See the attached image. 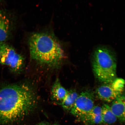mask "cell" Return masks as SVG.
Returning a JSON list of instances; mask_svg holds the SVG:
<instances>
[{
    "instance_id": "cell-9",
    "label": "cell",
    "mask_w": 125,
    "mask_h": 125,
    "mask_svg": "<svg viewBox=\"0 0 125 125\" xmlns=\"http://www.w3.org/2000/svg\"><path fill=\"white\" fill-rule=\"evenodd\" d=\"M80 120L86 125H95L102 123L101 107L94 106L92 110Z\"/></svg>"
},
{
    "instance_id": "cell-6",
    "label": "cell",
    "mask_w": 125,
    "mask_h": 125,
    "mask_svg": "<svg viewBox=\"0 0 125 125\" xmlns=\"http://www.w3.org/2000/svg\"><path fill=\"white\" fill-rule=\"evenodd\" d=\"M94 102L93 93L89 91L83 92L78 96L70 113L80 120L93 108Z\"/></svg>"
},
{
    "instance_id": "cell-4",
    "label": "cell",
    "mask_w": 125,
    "mask_h": 125,
    "mask_svg": "<svg viewBox=\"0 0 125 125\" xmlns=\"http://www.w3.org/2000/svg\"><path fill=\"white\" fill-rule=\"evenodd\" d=\"M1 58L0 63L9 67L13 73L21 71L24 67V59L14 48L4 43H0Z\"/></svg>"
},
{
    "instance_id": "cell-12",
    "label": "cell",
    "mask_w": 125,
    "mask_h": 125,
    "mask_svg": "<svg viewBox=\"0 0 125 125\" xmlns=\"http://www.w3.org/2000/svg\"><path fill=\"white\" fill-rule=\"evenodd\" d=\"M79 95L74 90L68 91V94L61 103L60 105L65 110L70 111L74 106Z\"/></svg>"
},
{
    "instance_id": "cell-14",
    "label": "cell",
    "mask_w": 125,
    "mask_h": 125,
    "mask_svg": "<svg viewBox=\"0 0 125 125\" xmlns=\"http://www.w3.org/2000/svg\"><path fill=\"white\" fill-rule=\"evenodd\" d=\"M1 58V52H0V59Z\"/></svg>"
},
{
    "instance_id": "cell-10",
    "label": "cell",
    "mask_w": 125,
    "mask_h": 125,
    "mask_svg": "<svg viewBox=\"0 0 125 125\" xmlns=\"http://www.w3.org/2000/svg\"><path fill=\"white\" fill-rule=\"evenodd\" d=\"M68 92V91L62 86L59 79L57 78L52 87V99L60 104L66 97Z\"/></svg>"
},
{
    "instance_id": "cell-3",
    "label": "cell",
    "mask_w": 125,
    "mask_h": 125,
    "mask_svg": "<svg viewBox=\"0 0 125 125\" xmlns=\"http://www.w3.org/2000/svg\"><path fill=\"white\" fill-rule=\"evenodd\" d=\"M92 60L94 74L100 82L109 83L116 79V57L112 50L107 46L98 47L94 51Z\"/></svg>"
},
{
    "instance_id": "cell-13",
    "label": "cell",
    "mask_w": 125,
    "mask_h": 125,
    "mask_svg": "<svg viewBox=\"0 0 125 125\" xmlns=\"http://www.w3.org/2000/svg\"><path fill=\"white\" fill-rule=\"evenodd\" d=\"M37 125H50L48 123H39V124H37Z\"/></svg>"
},
{
    "instance_id": "cell-8",
    "label": "cell",
    "mask_w": 125,
    "mask_h": 125,
    "mask_svg": "<svg viewBox=\"0 0 125 125\" xmlns=\"http://www.w3.org/2000/svg\"><path fill=\"white\" fill-rule=\"evenodd\" d=\"M110 107L117 119L125 123V95L122 94L117 98Z\"/></svg>"
},
{
    "instance_id": "cell-15",
    "label": "cell",
    "mask_w": 125,
    "mask_h": 125,
    "mask_svg": "<svg viewBox=\"0 0 125 125\" xmlns=\"http://www.w3.org/2000/svg\"><path fill=\"white\" fill-rule=\"evenodd\" d=\"M59 125L58 124H53V125Z\"/></svg>"
},
{
    "instance_id": "cell-2",
    "label": "cell",
    "mask_w": 125,
    "mask_h": 125,
    "mask_svg": "<svg viewBox=\"0 0 125 125\" xmlns=\"http://www.w3.org/2000/svg\"><path fill=\"white\" fill-rule=\"evenodd\" d=\"M29 45L31 58L42 66L58 68L65 59L63 49L53 34L48 32L34 33Z\"/></svg>"
},
{
    "instance_id": "cell-11",
    "label": "cell",
    "mask_w": 125,
    "mask_h": 125,
    "mask_svg": "<svg viewBox=\"0 0 125 125\" xmlns=\"http://www.w3.org/2000/svg\"><path fill=\"white\" fill-rule=\"evenodd\" d=\"M102 123L107 125L114 124L116 122L117 118L114 114L110 106L104 104L101 107Z\"/></svg>"
},
{
    "instance_id": "cell-1",
    "label": "cell",
    "mask_w": 125,
    "mask_h": 125,
    "mask_svg": "<svg viewBox=\"0 0 125 125\" xmlns=\"http://www.w3.org/2000/svg\"><path fill=\"white\" fill-rule=\"evenodd\" d=\"M37 98L30 86L12 84L0 89V123L13 122L26 116L35 109Z\"/></svg>"
},
{
    "instance_id": "cell-7",
    "label": "cell",
    "mask_w": 125,
    "mask_h": 125,
    "mask_svg": "<svg viewBox=\"0 0 125 125\" xmlns=\"http://www.w3.org/2000/svg\"><path fill=\"white\" fill-rule=\"evenodd\" d=\"M12 23L7 14L0 10V43L9 38L11 30Z\"/></svg>"
},
{
    "instance_id": "cell-5",
    "label": "cell",
    "mask_w": 125,
    "mask_h": 125,
    "mask_svg": "<svg viewBox=\"0 0 125 125\" xmlns=\"http://www.w3.org/2000/svg\"><path fill=\"white\" fill-rule=\"evenodd\" d=\"M125 85L124 79L116 78L112 83L104 84L98 87L96 91V95L101 100L112 102L123 94Z\"/></svg>"
}]
</instances>
